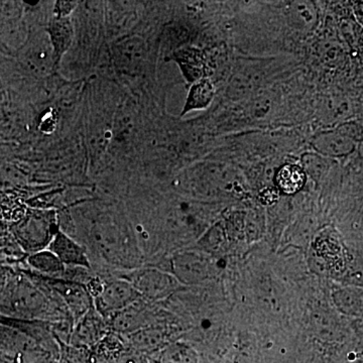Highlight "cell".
<instances>
[{
    "label": "cell",
    "instance_id": "6da1fadb",
    "mask_svg": "<svg viewBox=\"0 0 363 363\" xmlns=\"http://www.w3.org/2000/svg\"><path fill=\"white\" fill-rule=\"evenodd\" d=\"M76 233L89 255L104 264L119 269H138L142 252L138 236L125 217L108 206L83 205L75 210ZM92 264V262H91Z\"/></svg>",
    "mask_w": 363,
    "mask_h": 363
},
{
    "label": "cell",
    "instance_id": "7a4b0ae2",
    "mask_svg": "<svg viewBox=\"0 0 363 363\" xmlns=\"http://www.w3.org/2000/svg\"><path fill=\"white\" fill-rule=\"evenodd\" d=\"M59 230V216L55 210H37L16 226L14 235L21 248L32 255L48 248Z\"/></svg>",
    "mask_w": 363,
    "mask_h": 363
},
{
    "label": "cell",
    "instance_id": "3957f363",
    "mask_svg": "<svg viewBox=\"0 0 363 363\" xmlns=\"http://www.w3.org/2000/svg\"><path fill=\"white\" fill-rule=\"evenodd\" d=\"M140 298V294L128 279H104L96 295L93 297V303L100 315L105 319H111Z\"/></svg>",
    "mask_w": 363,
    "mask_h": 363
},
{
    "label": "cell",
    "instance_id": "277c9868",
    "mask_svg": "<svg viewBox=\"0 0 363 363\" xmlns=\"http://www.w3.org/2000/svg\"><path fill=\"white\" fill-rule=\"evenodd\" d=\"M123 278L128 279L140 297L149 302L168 297L179 285V281L174 274L156 267H138Z\"/></svg>",
    "mask_w": 363,
    "mask_h": 363
},
{
    "label": "cell",
    "instance_id": "5b68a950",
    "mask_svg": "<svg viewBox=\"0 0 363 363\" xmlns=\"http://www.w3.org/2000/svg\"><path fill=\"white\" fill-rule=\"evenodd\" d=\"M107 329L105 318L93 307L73 325L68 344L76 350H89L106 337Z\"/></svg>",
    "mask_w": 363,
    "mask_h": 363
},
{
    "label": "cell",
    "instance_id": "8992f818",
    "mask_svg": "<svg viewBox=\"0 0 363 363\" xmlns=\"http://www.w3.org/2000/svg\"><path fill=\"white\" fill-rule=\"evenodd\" d=\"M28 70L38 76H47L57 69L54 49L47 32L35 35L26 45L21 57Z\"/></svg>",
    "mask_w": 363,
    "mask_h": 363
},
{
    "label": "cell",
    "instance_id": "52a82bcc",
    "mask_svg": "<svg viewBox=\"0 0 363 363\" xmlns=\"http://www.w3.org/2000/svg\"><path fill=\"white\" fill-rule=\"evenodd\" d=\"M49 279L47 285L51 286L65 303L73 320V325L94 307L93 298L84 285L65 279Z\"/></svg>",
    "mask_w": 363,
    "mask_h": 363
},
{
    "label": "cell",
    "instance_id": "ba28073f",
    "mask_svg": "<svg viewBox=\"0 0 363 363\" xmlns=\"http://www.w3.org/2000/svg\"><path fill=\"white\" fill-rule=\"evenodd\" d=\"M173 269L179 283L197 284L209 278L211 262L201 252H184L174 257Z\"/></svg>",
    "mask_w": 363,
    "mask_h": 363
},
{
    "label": "cell",
    "instance_id": "9c48e42d",
    "mask_svg": "<svg viewBox=\"0 0 363 363\" xmlns=\"http://www.w3.org/2000/svg\"><path fill=\"white\" fill-rule=\"evenodd\" d=\"M149 301L143 298H138L135 303L126 307L123 311L117 313L111 318V327L112 330L118 335H130L135 332L140 330L152 325L150 321V310Z\"/></svg>",
    "mask_w": 363,
    "mask_h": 363
},
{
    "label": "cell",
    "instance_id": "30bf717a",
    "mask_svg": "<svg viewBox=\"0 0 363 363\" xmlns=\"http://www.w3.org/2000/svg\"><path fill=\"white\" fill-rule=\"evenodd\" d=\"M312 145L317 154L327 159L350 156L357 147L355 136L340 130L324 131L313 138Z\"/></svg>",
    "mask_w": 363,
    "mask_h": 363
},
{
    "label": "cell",
    "instance_id": "8fae6325",
    "mask_svg": "<svg viewBox=\"0 0 363 363\" xmlns=\"http://www.w3.org/2000/svg\"><path fill=\"white\" fill-rule=\"evenodd\" d=\"M48 250L58 257L66 267H78L91 269L92 264L84 245L62 231L61 229L52 238Z\"/></svg>",
    "mask_w": 363,
    "mask_h": 363
},
{
    "label": "cell",
    "instance_id": "7c38bea8",
    "mask_svg": "<svg viewBox=\"0 0 363 363\" xmlns=\"http://www.w3.org/2000/svg\"><path fill=\"white\" fill-rule=\"evenodd\" d=\"M45 32L49 35L51 40L57 68H58L64 55L70 49L74 35H75L71 16H52Z\"/></svg>",
    "mask_w": 363,
    "mask_h": 363
},
{
    "label": "cell",
    "instance_id": "4fadbf2b",
    "mask_svg": "<svg viewBox=\"0 0 363 363\" xmlns=\"http://www.w3.org/2000/svg\"><path fill=\"white\" fill-rule=\"evenodd\" d=\"M178 64L182 73L189 82L194 83L200 79L206 78V64L204 56L199 49L194 47H184L173 52L171 58Z\"/></svg>",
    "mask_w": 363,
    "mask_h": 363
},
{
    "label": "cell",
    "instance_id": "5bb4252c",
    "mask_svg": "<svg viewBox=\"0 0 363 363\" xmlns=\"http://www.w3.org/2000/svg\"><path fill=\"white\" fill-rule=\"evenodd\" d=\"M28 264L33 271L39 272L45 279H65L67 267L48 248L32 253L28 257Z\"/></svg>",
    "mask_w": 363,
    "mask_h": 363
},
{
    "label": "cell",
    "instance_id": "9a60e30c",
    "mask_svg": "<svg viewBox=\"0 0 363 363\" xmlns=\"http://www.w3.org/2000/svg\"><path fill=\"white\" fill-rule=\"evenodd\" d=\"M215 97V86L209 78H203L196 81L189 90L186 104L184 105L181 116L189 112L205 109L211 104Z\"/></svg>",
    "mask_w": 363,
    "mask_h": 363
},
{
    "label": "cell",
    "instance_id": "2e32d148",
    "mask_svg": "<svg viewBox=\"0 0 363 363\" xmlns=\"http://www.w3.org/2000/svg\"><path fill=\"white\" fill-rule=\"evenodd\" d=\"M131 350L140 353L152 352L164 343V333L154 324L125 336Z\"/></svg>",
    "mask_w": 363,
    "mask_h": 363
},
{
    "label": "cell",
    "instance_id": "e0dca14e",
    "mask_svg": "<svg viewBox=\"0 0 363 363\" xmlns=\"http://www.w3.org/2000/svg\"><path fill=\"white\" fill-rule=\"evenodd\" d=\"M274 181L279 190L286 194H295L304 187L306 173L304 169L298 164H286L277 172Z\"/></svg>",
    "mask_w": 363,
    "mask_h": 363
},
{
    "label": "cell",
    "instance_id": "ac0fdd59",
    "mask_svg": "<svg viewBox=\"0 0 363 363\" xmlns=\"http://www.w3.org/2000/svg\"><path fill=\"white\" fill-rule=\"evenodd\" d=\"M339 311L351 317L363 315V291L357 288H342L333 295Z\"/></svg>",
    "mask_w": 363,
    "mask_h": 363
},
{
    "label": "cell",
    "instance_id": "d6986e66",
    "mask_svg": "<svg viewBox=\"0 0 363 363\" xmlns=\"http://www.w3.org/2000/svg\"><path fill=\"white\" fill-rule=\"evenodd\" d=\"M290 18L301 30L312 28L317 20L315 7L307 2H295L290 7Z\"/></svg>",
    "mask_w": 363,
    "mask_h": 363
},
{
    "label": "cell",
    "instance_id": "ffe728a7",
    "mask_svg": "<svg viewBox=\"0 0 363 363\" xmlns=\"http://www.w3.org/2000/svg\"><path fill=\"white\" fill-rule=\"evenodd\" d=\"M161 363H198V357L188 346L175 344L162 351Z\"/></svg>",
    "mask_w": 363,
    "mask_h": 363
},
{
    "label": "cell",
    "instance_id": "44dd1931",
    "mask_svg": "<svg viewBox=\"0 0 363 363\" xmlns=\"http://www.w3.org/2000/svg\"><path fill=\"white\" fill-rule=\"evenodd\" d=\"M302 168L305 173H309L313 178H321L327 173L329 169V162L327 157L317 154V152H306L302 156Z\"/></svg>",
    "mask_w": 363,
    "mask_h": 363
},
{
    "label": "cell",
    "instance_id": "7402d4cb",
    "mask_svg": "<svg viewBox=\"0 0 363 363\" xmlns=\"http://www.w3.org/2000/svg\"><path fill=\"white\" fill-rule=\"evenodd\" d=\"M23 181V176L16 169L4 167L0 169V187L11 189L18 187Z\"/></svg>",
    "mask_w": 363,
    "mask_h": 363
},
{
    "label": "cell",
    "instance_id": "603a6c76",
    "mask_svg": "<svg viewBox=\"0 0 363 363\" xmlns=\"http://www.w3.org/2000/svg\"><path fill=\"white\" fill-rule=\"evenodd\" d=\"M223 238L224 233L221 226H214L209 233L205 234L204 238L201 240V245L209 250H218L223 242Z\"/></svg>",
    "mask_w": 363,
    "mask_h": 363
},
{
    "label": "cell",
    "instance_id": "cb8c5ba5",
    "mask_svg": "<svg viewBox=\"0 0 363 363\" xmlns=\"http://www.w3.org/2000/svg\"><path fill=\"white\" fill-rule=\"evenodd\" d=\"M113 363H145V359L143 353L130 348V350H121L114 358Z\"/></svg>",
    "mask_w": 363,
    "mask_h": 363
},
{
    "label": "cell",
    "instance_id": "d4e9b609",
    "mask_svg": "<svg viewBox=\"0 0 363 363\" xmlns=\"http://www.w3.org/2000/svg\"><path fill=\"white\" fill-rule=\"evenodd\" d=\"M77 2L57 1L55 4L54 16H71L74 9L77 7Z\"/></svg>",
    "mask_w": 363,
    "mask_h": 363
},
{
    "label": "cell",
    "instance_id": "484cf974",
    "mask_svg": "<svg viewBox=\"0 0 363 363\" xmlns=\"http://www.w3.org/2000/svg\"><path fill=\"white\" fill-rule=\"evenodd\" d=\"M11 278L9 272L4 267H0V298L4 295V291L6 290L7 286L11 283Z\"/></svg>",
    "mask_w": 363,
    "mask_h": 363
},
{
    "label": "cell",
    "instance_id": "4316f807",
    "mask_svg": "<svg viewBox=\"0 0 363 363\" xmlns=\"http://www.w3.org/2000/svg\"><path fill=\"white\" fill-rule=\"evenodd\" d=\"M2 235H4V229H2L1 225H0V238H2Z\"/></svg>",
    "mask_w": 363,
    "mask_h": 363
},
{
    "label": "cell",
    "instance_id": "83f0119b",
    "mask_svg": "<svg viewBox=\"0 0 363 363\" xmlns=\"http://www.w3.org/2000/svg\"><path fill=\"white\" fill-rule=\"evenodd\" d=\"M0 363H9V362H7L6 360L1 359V358H0Z\"/></svg>",
    "mask_w": 363,
    "mask_h": 363
}]
</instances>
